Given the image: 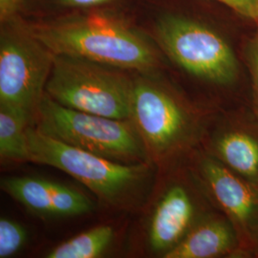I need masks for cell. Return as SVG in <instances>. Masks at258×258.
<instances>
[{"label":"cell","mask_w":258,"mask_h":258,"mask_svg":"<svg viewBox=\"0 0 258 258\" xmlns=\"http://www.w3.org/2000/svg\"><path fill=\"white\" fill-rule=\"evenodd\" d=\"M235 237L231 227L223 221H211L198 226L172 249L166 258H211L230 252Z\"/></svg>","instance_id":"8fae6325"},{"label":"cell","mask_w":258,"mask_h":258,"mask_svg":"<svg viewBox=\"0 0 258 258\" xmlns=\"http://www.w3.org/2000/svg\"><path fill=\"white\" fill-rule=\"evenodd\" d=\"M202 170L213 196L231 219L245 230L258 228L257 194L249 184L212 159L204 161Z\"/></svg>","instance_id":"9c48e42d"},{"label":"cell","mask_w":258,"mask_h":258,"mask_svg":"<svg viewBox=\"0 0 258 258\" xmlns=\"http://www.w3.org/2000/svg\"><path fill=\"white\" fill-rule=\"evenodd\" d=\"M216 150L231 171L258 182V141L245 132L231 131L216 142Z\"/></svg>","instance_id":"7c38bea8"},{"label":"cell","mask_w":258,"mask_h":258,"mask_svg":"<svg viewBox=\"0 0 258 258\" xmlns=\"http://www.w3.org/2000/svg\"><path fill=\"white\" fill-rule=\"evenodd\" d=\"M28 31L54 55L143 73L153 71L159 63L155 49L145 37L109 15L95 13Z\"/></svg>","instance_id":"6da1fadb"},{"label":"cell","mask_w":258,"mask_h":258,"mask_svg":"<svg viewBox=\"0 0 258 258\" xmlns=\"http://www.w3.org/2000/svg\"><path fill=\"white\" fill-rule=\"evenodd\" d=\"M156 35L166 55L187 73L223 85L236 80V55L212 28L184 17L166 15L158 20Z\"/></svg>","instance_id":"5b68a950"},{"label":"cell","mask_w":258,"mask_h":258,"mask_svg":"<svg viewBox=\"0 0 258 258\" xmlns=\"http://www.w3.org/2000/svg\"><path fill=\"white\" fill-rule=\"evenodd\" d=\"M248 56L254 87L258 96V33L249 43Z\"/></svg>","instance_id":"e0dca14e"},{"label":"cell","mask_w":258,"mask_h":258,"mask_svg":"<svg viewBox=\"0 0 258 258\" xmlns=\"http://www.w3.org/2000/svg\"><path fill=\"white\" fill-rule=\"evenodd\" d=\"M114 237L110 226H99L67 240L48 252V258H96L108 249Z\"/></svg>","instance_id":"5bb4252c"},{"label":"cell","mask_w":258,"mask_h":258,"mask_svg":"<svg viewBox=\"0 0 258 258\" xmlns=\"http://www.w3.org/2000/svg\"><path fill=\"white\" fill-rule=\"evenodd\" d=\"M232 10L243 18L255 22L258 14V0H215Z\"/></svg>","instance_id":"2e32d148"},{"label":"cell","mask_w":258,"mask_h":258,"mask_svg":"<svg viewBox=\"0 0 258 258\" xmlns=\"http://www.w3.org/2000/svg\"><path fill=\"white\" fill-rule=\"evenodd\" d=\"M29 162L53 166L72 176L111 205L133 194L148 173L147 165L125 164L67 145L28 126Z\"/></svg>","instance_id":"277c9868"},{"label":"cell","mask_w":258,"mask_h":258,"mask_svg":"<svg viewBox=\"0 0 258 258\" xmlns=\"http://www.w3.org/2000/svg\"><path fill=\"white\" fill-rule=\"evenodd\" d=\"M54 54L29 31L2 32L0 40V105L34 120L45 94Z\"/></svg>","instance_id":"8992f818"},{"label":"cell","mask_w":258,"mask_h":258,"mask_svg":"<svg viewBox=\"0 0 258 258\" xmlns=\"http://www.w3.org/2000/svg\"><path fill=\"white\" fill-rule=\"evenodd\" d=\"M148 153L163 155L183 140L187 118L175 99L147 79L134 81L130 119Z\"/></svg>","instance_id":"52a82bcc"},{"label":"cell","mask_w":258,"mask_h":258,"mask_svg":"<svg viewBox=\"0 0 258 258\" xmlns=\"http://www.w3.org/2000/svg\"><path fill=\"white\" fill-rule=\"evenodd\" d=\"M27 117L0 105V157L2 162H29Z\"/></svg>","instance_id":"4fadbf2b"},{"label":"cell","mask_w":258,"mask_h":258,"mask_svg":"<svg viewBox=\"0 0 258 258\" xmlns=\"http://www.w3.org/2000/svg\"><path fill=\"white\" fill-rule=\"evenodd\" d=\"M38 131L120 163H144L148 150L133 122L67 108L46 93L35 113Z\"/></svg>","instance_id":"3957f363"},{"label":"cell","mask_w":258,"mask_h":258,"mask_svg":"<svg viewBox=\"0 0 258 258\" xmlns=\"http://www.w3.org/2000/svg\"><path fill=\"white\" fill-rule=\"evenodd\" d=\"M1 188L30 211L48 217H72L90 212L92 201L62 184L37 177H7Z\"/></svg>","instance_id":"ba28073f"},{"label":"cell","mask_w":258,"mask_h":258,"mask_svg":"<svg viewBox=\"0 0 258 258\" xmlns=\"http://www.w3.org/2000/svg\"><path fill=\"white\" fill-rule=\"evenodd\" d=\"M115 67L55 55L45 93L67 108L129 120L134 81Z\"/></svg>","instance_id":"7a4b0ae2"},{"label":"cell","mask_w":258,"mask_h":258,"mask_svg":"<svg viewBox=\"0 0 258 258\" xmlns=\"http://www.w3.org/2000/svg\"><path fill=\"white\" fill-rule=\"evenodd\" d=\"M255 23L258 25V14H257V18H256V20H255Z\"/></svg>","instance_id":"d6986e66"},{"label":"cell","mask_w":258,"mask_h":258,"mask_svg":"<svg viewBox=\"0 0 258 258\" xmlns=\"http://www.w3.org/2000/svg\"><path fill=\"white\" fill-rule=\"evenodd\" d=\"M194 204L182 186L170 187L159 201L152 215L148 238L151 249L167 251L180 242L192 216Z\"/></svg>","instance_id":"30bf717a"},{"label":"cell","mask_w":258,"mask_h":258,"mask_svg":"<svg viewBox=\"0 0 258 258\" xmlns=\"http://www.w3.org/2000/svg\"><path fill=\"white\" fill-rule=\"evenodd\" d=\"M111 0H57V2L66 7H90L108 2Z\"/></svg>","instance_id":"ac0fdd59"},{"label":"cell","mask_w":258,"mask_h":258,"mask_svg":"<svg viewBox=\"0 0 258 258\" xmlns=\"http://www.w3.org/2000/svg\"><path fill=\"white\" fill-rule=\"evenodd\" d=\"M25 229L18 223L5 217L0 219V258L15 255L26 241Z\"/></svg>","instance_id":"9a60e30c"}]
</instances>
